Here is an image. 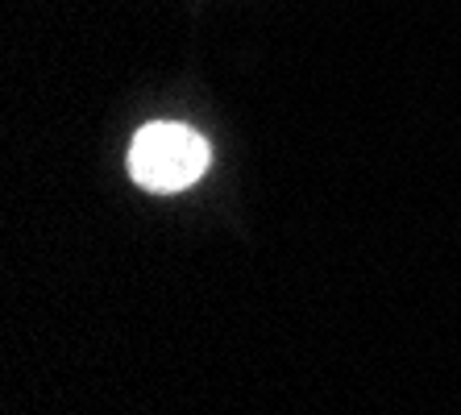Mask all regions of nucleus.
Here are the masks:
<instances>
[{
    "mask_svg": "<svg viewBox=\"0 0 461 415\" xmlns=\"http://www.w3.org/2000/svg\"><path fill=\"white\" fill-rule=\"evenodd\" d=\"M208 171V146L200 133L175 121L146 125L129 146V175L150 192H179L192 187Z\"/></svg>",
    "mask_w": 461,
    "mask_h": 415,
    "instance_id": "1",
    "label": "nucleus"
}]
</instances>
